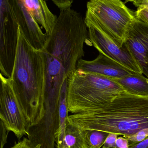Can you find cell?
<instances>
[{"instance_id": "obj_1", "label": "cell", "mask_w": 148, "mask_h": 148, "mask_svg": "<svg viewBox=\"0 0 148 148\" xmlns=\"http://www.w3.org/2000/svg\"><path fill=\"white\" fill-rule=\"evenodd\" d=\"M84 43H90L85 17L71 8L60 10L42 50L46 61L44 116L59 117L62 88L84 56Z\"/></svg>"}, {"instance_id": "obj_2", "label": "cell", "mask_w": 148, "mask_h": 148, "mask_svg": "<svg viewBox=\"0 0 148 148\" xmlns=\"http://www.w3.org/2000/svg\"><path fill=\"white\" fill-rule=\"evenodd\" d=\"M70 123L81 130H97L123 136L148 128V97L124 91L99 108L69 115Z\"/></svg>"}, {"instance_id": "obj_3", "label": "cell", "mask_w": 148, "mask_h": 148, "mask_svg": "<svg viewBox=\"0 0 148 148\" xmlns=\"http://www.w3.org/2000/svg\"><path fill=\"white\" fill-rule=\"evenodd\" d=\"M45 56L33 47L19 27L18 45L11 78L12 85L30 127L44 114Z\"/></svg>"}, {"instance_id": "obj_4", "label": "cell", "mask_w": 148, "mask_h": 148, "mask_svg": "<svg viewBox=\"0 0 148 148\" xmlns=\"http://www.w3.org/2000/svg\"><path fill=\"white\" fill-rule=\"evenodd\" d=\"M112 78L76 69L68 78L69 113L78 114L101 107L124 92Z\"/></svg>"}, {"instance_id": "obj_5", "label": "cell", "mask_w": 148, "mask_h": 148, "mask_svg": "<svg viewBox=\"0 0 148 148\" xmlns=\"http://www.w3.org/2000/svg\"><path fill=\"white\" fill-rule=\"evenodd\" d=\"M85 17L98 25L119 47L125 41L130 24L136 19V11L121 0H89Z\"/></svg>"}, {"instance_id": "obj_6", "label": "cell", "mask_w": 148, "mask_h": 148, "mask_svg": "<svg viewBox=\"0 0 148 148\" xmlns=\"http://www.w3.org/2000/svg\"><path fill=\"white\" fill-rule=\"evenodd\" d=\"M0 120L19 140L28 135L30 127L17 99L10 78L0 74Z\"/></svg>"}, {"instance_id": "obj_7", "label": "cell", "mask_w": 148, "mask_h": 148, "mask_svg": "<svg viewBox=\"0 0 148 148\" xmlns=\"http://www.w3.org/2000/svg\"><path fill=\"white\" fill-rule=\"evenodd\" d=\"M85 19L89 41L100 53L137 73L143 74L134 56L124 44L121 47H119L95 23L85 17Z\"/></svg>"}, {"instance_id": "obj_8", "label": "cell", "mask_w": 148, "mask_h": 148, "mask_svg": "<svg viewBox=\"0 0 148 148\" xmlns=\"http://www.w3.org/2000/svg\"><path fill=\"white\" fill-rule=\"evenodd\" d=\"M18 22L19 29L27 40L35 49L42 50L47 40L40 25L30 10L26 0H9Z\"/></svg>"}, {"instance_id": "obj_9", "label": "cell", "mask_w": 148, "mask_h": 148, "mask_svg": "<svg viewBox=\"0 0 148 148\" xmlns=\"http://www.w3.org/2000/svg\"><path fill=\"white\" fill-rule=\"evenodd\" d=\"M124 45L134 58L142 74L148 77V24L136 18L129 27Z\"/></svg>"}, {"instance_id": "obj_10", "label": "cell", "mask_w": 148, "mask_h": 148, "mask_svg": "<svg viewBox=\"0 0 148 148\" xmlns=\"http://www.w3.org/2000/svg\"><path fill=\"white\" fill-rule=\"evenodd\" d=\"M76 69L99 74L112 79L138 74L100 53L93 60H85L82 59L79 60Z\"/></svg>"}, {"instance_id": "obj_11", "label": "cell", "mask_w": 148, "mask_h": 148, "mask_svg": "<svg viewBox=\"0 0 148 148\" xmlns=\"http://www.w3.org/2000/svg\"><path fill=\"white\" fill-rule=\"evenodd\" d=\"M113 79L120 85L125 92L130 95L148 97V77H144L143 74H135Z\"/></svg>"}, {"instance_id": "obj_12", "label": "cell", "mask_w": 148, "mask_h": 148, "mask_svg": "<svg viewBox=\"0 0 148 148\" xmlns=\"http://www.w3.org/2000/svg\"><path fill=\"white\" fill-rule=\"evenodd\" d=\"M67 80L68 79L63 83L60 94L59 106V127L56 138V148H62L63 147L65 130L68 122L69 112L67 103Z\"/></svg>"}, {"instance_id": "obj_13", "label": "cell", "mask_w": 148, "mask_h": 148, "mask_svg": "<svg viewBox=\"0 0 148 148\" xmlns=\"http://www.w3.org/2000/svg\"><path fill=\"white\" fill-rule=\"evenodd\" d=\"M63 148H88L83 130L68 122L65 130Z\"/></svg>"}, {"instance_id": "obj_14", "label": "cell", "mask_w": 148, "mask_h": 148, "mask_svg": "<svg viewBox=\"0 0 148 148\" xmlns=\"http://www.w3.org/2000/svg\"><path fill=\"white\" fill-rule=\"evenodd\" d=\"M88 148H101L109 133L97 130H83Z\"/></svg>"}, {"instance_id": "obj_15", "label": "cell", "mask_w": 148, "mask_h": 148, "mask_svg": "<svg viewBox=\"0 0 148 148\" xmlns=\"http://www.w3.org/2000/svg\"><path fill=\"white\" fill-rule=\"evenodd\" d=\"M123 137L128 140L129 144L139 143L148 138V128L141 130L132 135L124 136Z\"/></svg>"}, {"instance_id": "obj_16", "label": "cell", "mask_w": 148, "mask_h": 148, "mask_svg": "<svg viewBox=\"0 0 148 148\" xmlns=\"http://www.w3.org/2000/svg\"><path fill=\"white\" fill-rule=\"evenodd\" d=\"M118 136L119 135L115 133H109L103 146V148H115Z\"/></svg>"}, {"instance_id": "obj_17", "label": "cell", "mask_w": 148, "mask_h": 148, "mask_svg": "<svg viewBox=\"0 0 148 148\" xmlns=\"http://www.w3.org/2000/svg\"><path fill=\"white\" fill-rule=\"evenodd\" d=\"M136 17L138 20L148 24V9L143 7L137 8L136 11Z\"/></svg>"}, {"instance_id": "obj_18", "label": "cell", "mask_w": 148, "mask_h": 148, "mask_svg": "<svg viewBox=\"0 0 148 148\" xmlns=\"http://www.w3.org/2000/svg\"><path fill=\"white\" fill-rule=\"evenodd\" d=\"M0 138H1V148H3L7 142L8 134L10 132L4 126L2 121H0Z\"/></svg>"}, {"instance_id": "obj_19", "label": "cell", "mask_w": 148, "mask_h": 148, "mask_svg": "<svg viewBox=\"0 0 148 148\" xmlns=\"http://www.w3.org/2000/svg\"><path fill=\"white\" fill-rule=\"evenodd\" d=\"M45 1L47 0H45ZM53 3L61 10L71 8L74 0H50Z\"/></svg>"}, {"instance_id": "obj_20", "label": "cell", "mask_w": 148, "mask_h": 148, "mask_svg": "<svg viewBox=\"0 0 148 148\" xmlns=\"http://www.w3.org/2000/svg\"><path fill=\"white\" fill-rule=\"evenodd\" d=\"M129 141L124 137H118L116 142L115 148H129Z\"/></svg>"}, {"instance_id": "obj_21", "label": "cell", "mask_w": 148, "mask_h": 148, "mask_svg": "<svg viewBox=\"0 0 148 148\" xmlns=\"http://www.w3.org/2000/svg\"><path fill=\"white\" fill-rule=\"evenodd\" d=\"M11 148H32L30 146L28 139L23 138L22 140L19 141L17 143H16L15 145Z\"/></svg>"}, {"instance_id": "obj_22", "label": "cell", "mask_w": 148, "mask_h": 148, "mask_svg": "<svg viewBox=\"0 0 148 148\" xmlns=\"http://www.w3.org/2000/svg\"><path fill=\"white\" fill-rule=\"evenodd\" d=\"M129 148H148V138L139 143L129 144Z\"/></svg>"}, {"instance_id": "obj_23", "label": "cell", "mask_w": 148, "mask_h": 148, "mask_svg": "<svg viewBox=\"0 0 148 148\" xmlns=\"http://www.w3.org/2000/svg\"><path fill=\"white\" fill-rule=\"evenodd\" d=\"M139 7H143L148 9V0H142L138 6V8Z\"/></svg>"}, {"instance_id": "obj_24", "label": "cell", "mask_w": 148, "mask_h": 148, "mask_svg": "<svg viewBox=\"0 0 148 148\" xmlns=\"http://www.w3.org/2000/svg\"><path fill=\"white\" fill-rule=\"evenodd\" d=\"M142 1V0H127V1H125V3L126 2H132L133 3V4H134L136 7L138 8L139 4H140L141 2Z\"/></svg>"}, {"instance_id": "obj_25", "label": "cell", "mask_w": 148, "mask_h": 148, "mask_svg": "<svg viewBox=\"0 0 148 148\" xmlns=\"http://www.w3.org/2000/svg\"></svg>"}]
</instances>
